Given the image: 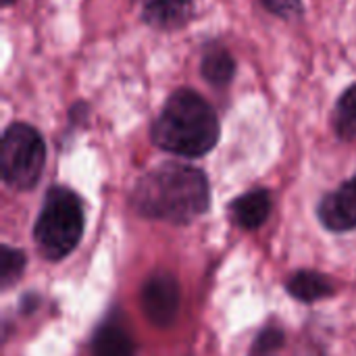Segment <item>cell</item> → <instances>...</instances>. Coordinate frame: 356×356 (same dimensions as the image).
<instances>
[{"mask_svg": "<svg viewBox=\"0 0 356 356\" xmlns=\"http://www.w3.org/2000/svg\"><path fill=\"white\" fill-rule=\"evenodd\" d=\"M211 186L202 169L177 161L144 173L131 192L134 211L152 221L188 225L209 211Z\"/></svg>", "mask_w": 356, "mask_h": 356, "instance_id": "1", "label": "cell"}, {"mask_svg": "<svg viewBox=\"0 0 356 356\" xmlns=\"http://www.w3.org/2000/svg\"><path fill=\"white\" fill-rule=\"evenodd\" d=\"M219 138L221 123L215 106L192 88L175 90L150 125L152 144L184 159L209 154Z\"/></svg>", "mask_w": 356, "mask_h": 356, "instance_id": "2", "label": "cell"}, {"mask_svg": "<svg viewBox=\"0 0 356 356\" xmlns=\"http://www.w3.org/2000/svg\"><path fill=\"white\" fill-rule=\"evenodd\" d=\"M83 229L86 213L81 198L71 188H50L33 225V240L40 254L54 263L67 259L79 246Z\"/></svg>", "mask_w": 356, "mask_h": 356, "instance_id": "3", "label": "cell"}, {"mask_svg": "<svg viewBox=\"0 0 356 356\" xmlns=\"http://www.w3.org/2000/svg\"><path fill=\"white\" fill-rule=\"evenodd\" d=\"M46 167V142L42 134L23 121L10 123L2 134L0 173L2 181L19 192L38 186Z\"/></svg>", "mask_w": 356, "mask_h": 356, "instance_id": "4", "label": "cell"}, {"mask_svg": "<svg viewBox=\"0 0 356 356\" xmlns=\"http://www.w3.org/2000/svg\"><path fill=\"white\" fill-rule=\"evenodd\" d=\"M142 313L154 327H171L179 315L181 288L171 271H154L146 277L140 292Z\"/></svg>", "mask_w": 356, "mask_h": 356, "instance_id": "5", "label": "cell"}, {"mask_svg": "<svg viewBox=\"0 0 356 356\" xmlns=\"http://www.w3.org/2000/svg\"><path fill=\"white\" fill-rule=\"evenodd\" d=\"M317 217L325 229L336 234L356 229V173L321 198Z\"/></svg>", "mask_w": 356, "mask_h": 356, "instance_id": "6", "label": "cell"}, {"mask_svg": "<svg viewBox=\"0 0 356 356\" xmlns=\"http://www.w3.org/2000/svg\"><path fill=\"white\" fill-rule=\"evenodd\" d=\"M140 19L159 31L184 29L194 19V0H134Z\"/></svg>", "mask_w": 356, "mask_h": 356, "instance_id": "7", "label": "cell"}, {"mask_svg": "<svg viewBox=\"0 0 356 356\" xmlns=\"http://www.w3.org/2000/svg\"><path fill=\"white\" fill-rule=\"evenodd\" d=\"M273 211V196L267 188H257L250 190L242 196H238L229 204L232 219L236 221L238 227L246 232H254L267 223Z\"/></svg>", "mask_w": 356, "mask_h": 356, "instance_id": "8", "label": "cell"}, {"mask_svg": "<svg viewBox=\"0 0 356 356\" xmlns=\"http://www.w3.org/2000/svg\"><path fill=\"white\" fill-rule=\"evenodd\" d=\"M286 290H288V294L292 298H296V300H300L305 305H313V302H319V300H325V298L334 296L336 286L321 271L300 269V271H296L294 275L288 277Z\"/></svg>", "mask_w": 356, "mask_h": 356, "instance_id": "9", "label": "cell"}, {"mask_svg": "<svg viewBox=\"0 0 356 356\" xmlns=\"http://www.w3.org/2000/svg\"><path fill=\"white\" fill-rule=\"evenodd\" d=\"M92 356H136V344L121 321L106 319L92 338Z\"/></svg>", "mask_w": 356, "mask_h": 356, "instance_id": "10", "label": "cell"}, {"mask_svg": "<svg viewBox=\"0 0 356 356\" xmlns=\"http://www.w3.org/2000/svg\"><path fill=\"white\" fill-rule=\"evenodd\" d=\"M200 75L215 88H227L236 77V58L223 44H209L200 56Z\"/></svg>", "mask_w": 356, "mask_h": 356, "instance_id": "11", "label": "cell"}, {"mask_svg": "<svg viewBox=\"0 0 356 356\" xmlns=\"http://www.w3.org/2000/svg\"><path fill=\"white\" fill-rule=\"evenodd\" d=\"M332 125L340 140L356 142V83L340 94L332 113Z\"/></svg>", "mask_w": 356, "mask_h": 356, "instance_id": "12", "label": "cell"}, {"mask_svg": "<svg viewBox=\"0 0 356 356\" xmlns=\"http://www.w3.org/2000/svg\"><path fill=\"white\" fill-rule=\"evenodd\" d=\"M27 259L23 250L4 246L2 248V259H0V288L8 290L13 284H17L25 271Z\"/></svg>", "mask_w": 356, "mask_h": 356, "instance_id": "13", "label": "cell"}, {"mask_svg": "<svg viewBox=\"0 0 356 356\" xmlns=\"http://www.w3.org/2000/svg\"><path fill=\"white\" fill-rule=\"evenodd\" d=\"M284 344H286V334L280 327H265L252 344V355L271 356L273 353H277Z\"/></svg>", "mask_w": 356, "mask_h": 356, "instance_id": "14", "label": "cell"}, {"mask_svg": "<svg viewBox=\"0 0 356 356\" xmlns=\"http://www.w3.org/2000/svg\"><path fill=\"white\" fill-rule=\"evenodd\" d=\"M269 13L280 19H300L305 13L302 0H261Z\"/></svg>", "mask_w": 356, "mask_h": 356, "instance_id": "15", "label": "cell"}, {"mask_svg": "<svg viewBox=\"0 0 356 356\" xmlns=\"http://www.w3.org/2000/svg\"><path fill=\"white\" fill-rule=\"evenodd\" d=\"M13 2H17V0H2V6H4V8H6V6H10V4H13Z\"/></svg>", "mask_w": 356, "mask_h": 356, "instance_id": "16", "label": "cell"}, {"mask_svg": "<svg viewBox=\"0 0 356 356\" xmlns=\"http://www.w3.org/2000/svg\"><path fill=\"white\" fill-rule=\"evenodd\" d=\"M252 356H254V355H252Z\"/></svg>", "mask_w": 356, "mask_h": 356, "instance_id": "17", "label": "cell"}]
</instances>
